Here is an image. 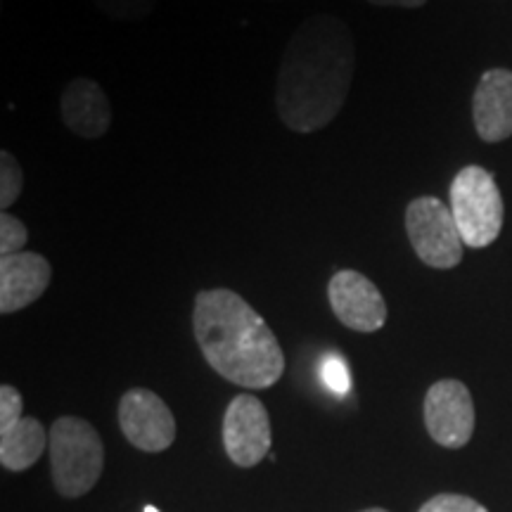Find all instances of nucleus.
Here are the masks:
<instances>
[{"label": "nucleus", "instance_id": "4be33fe9", "mask_svg": "<svg viewBox=\"0 0 512 512\" xmlns=\"http://www.w3.org/2000/svg\"><path fill=\"white\" fill-rule=\"evenodd\" d=\"M145 512H157V508H155V505H147Z\"/></svg>", "mask_w": 512, "mask_h": 512}, {"label": "nucleus", "instance_id": "4468645a", "mask_svg": "<svg viewBox=\"0 0 512 512\" xmlns=\"http://www.w3.org/2000/svg\"><path fill=\"white\" fill-rule=\"evenodd\" d=\"M24 190L22 164L10 150L0 152V209L8 211Z\"/></svg>", "mask_w": 512, "mask_h": 512}, {"label": "nucleus", "instance_id": "20e7f679", "mask_svg": "<svg viewBox=\"0 0 512 512\" xmlns=\"http://www.w3.org/2000/svg\"><path fill=\"white\" fill-rule=\"evenodd\" d=\"M448 207L467 247H489L501 235L505 219L503 195L494 174L482 166H465L458 171L451 183Z\"/></svg>", "mask_w": 512, "mask_h": 512}, {"label": "nucleus", "instance_id": "1a4fd4ad", "mask_svg": "<svg viewBox=\"0 0 512 512\" xmlns=\"http://www.w3.org/2000/svg\"><path fill=\"white\" fill-rule=\"evenodd\" d=\"M328 299L339 323L354 332H377L387 323V302L373 280L363 273L337 271L328 283Z\"/></svg>", "mask_w": 512, "mask_h": 512}, {"label": "nucleus", "instance_id": "a211bd4d", "mask_svg": "<svg viewBox=\"0 0 512 512\" xmlns=\"http://www.w3.org/2000/svg\"><path fill=\"white\" fill-rule=\"evenodd\" d=\"M418 512H489L475 498L460 494H439L427 501Z\"/></svg>", "mask_w": 512, "mask_h": 512}, {"label": "nucleus", "instance_id": "dca6fc26", "mask_svg": "<svg viewBox=\"0 0 512 512\" xmlns=\"http://www.w3.org/2000/svg\"><path fill=\"white\" fill-rule=\"evenodd\" d=\"M29 242V228L10 211L0 214V256L24 252Z\"/></svg>", "mask_w": 512, "mask_h": 512}, {"label": "nucleus", "instance_id": "9d476101", "mask_svg": "<svg viewBox=\"0 0 512 512\" xmlns=\"http://www.w3.org/2000/svg\"><path fill=\"white\" fill-rule=\"evenodd\" d=\"M53 266L43 254L19 252L0 256V313L10 316L27 309L48 292Z\"/></svg>", "mask_w": 512, "mask_h": 512}, {"label": "nucleus", "instance_id": "f03ea898", "mask_svg": "<svg viewBox=\"0 0 512 512\" xmlns=\"http://www.w3.org/2000/svg\"><path fill=\"white\" fill-rule=\"evenodd\" d=\"M192 332L211 370L238 387L268 389L285 373L278 337L238 292H197Z\"/></svg>", "mask_w": 512, "mask_h": 512}, {"label": "nucleus", "instance_id": "412c9836", "mask_svg": "<svg viewBox=\"0 0 512 512\" xmlns=\"http://www.w3.org/2000/svg\"><path fill=\"white\" fill-rule=\"evenodd\" d=\"M361 512H389V510H382V508H368V510H361Z\"/></svg>", "mask_w": 512, "mask_h": 512}, {"label": "nucleus", "instance_id": "7ed1b4c3", "mask_svg": "<svg viewBox=\"0 0 512 512\" xmlns=\"http://www.w3.org/2000/svg\"><path fill=\"white\" fill-rule=\"evenodd\" d=\"M53 484L64 498L86 496L98 484L105 465V446L95 427L76 415L57 418L50 427Z\"/></svg>", "mask_w": 512, "mask_h": 512}, {"label": "nucleus", "instance_id": "423d86ee", "mask_svg": "<svg viewBox=\"0 0 512 512\" xmlns=\"http://www.w3.org/2000/svg\"><path fill=\"white\" fill-rule=\"evenodd\" d=\"M271 418L261 399L238 394L223 415V448L238 467H254L271 453Z\"/></svg>", "mask_w": 512, "mask_h": 512}, {"label": "nucleus", "instance_id": "0eeeda50", "mask_svg": "<svg viewBox=\"0 0 512 512\" xmlns=\"http://www.w3.org/2000/svg\"><path fill=\"white\" fill-rule=\"evenodd\" d=\"M119 427L133 446L145 453H162L176 439L171 408L150 389H128L119 401Z\"/></svg>", "mask_w": 512, "mask_h": 512}, {"label": "nucleus", "instance_id": "ddd939ff", "mask_svg": "<svg viewBox=\"0 0 512 512\" xmlns=\"http://www.w3.org/2000/svg\"><path fill=\"white\" fill-rule=\"evenodd\" d=\"M50 432L41 420L22 418L10 432L0 434V465L10 472L29 470L46 453Z\"/></svg>", "mask_w": 512, "mask_h": 512}, {"label": "nucleus", "instance_id": "9b49d317", "mask_svg": "<svg viewBox=\"0 0 512 512\" xmlns=\"http://www.w3.org/2000/svg\"><path fill=\"white\" fill-rule=\"evenodd\" d=\"M62 124L83 140H98L112 126V105L105 88L88 76H76L60 98Z\"/></svg>", "mask_w": 512, "mask_h": 512}, {"label": "nucleus", "instance_id": "f257e3e1", "mask_svg": "<svg viewBox=\"0 0 512 512\" xmlns=\"http://www.w3.org/2000/svg\"><path fill=\"white\" fill-rule=\"evenodd\" d=\"M356 38L344 19L313 15L287 41L275 81V110L292 133L323 131L347 105Z\"/></svg>", "mask_w": 512, "mask_h": 512}, {"label": "nucleus", "instance_id": "f3484780", "mask_svg": "<svg viewBox=\"0 0 512 512\" xmlns=\"http://www.w3.org/2000/svg\"><path fill=\"white\" fill-rule=\"evenodd\" d=\"M22 408V394H19L12 384H3V387H0V434L10 432L12 427L24 418Z\"/></svg>", "mask_w": 512, "mask_h": 512}, {"label": "nucleus", "instance_id": "39448f33", "mask_svg": "<svg viewBox=\"0 0 512 512\" xmlns=\"http://www.w3.org/2000/svg\"><path fill=\"white\" fill-rule=\"evenodd\" d=\"M406 233L413 252L425 266L448 271L463 261V235L451 207L437 197H415L406 207Z\"/></svg>", "mask_w": 512, "mask_h": 512}, {"label": "nucleus", "instance_id": "f8f14e48", "mask_svg": "<svg viewBox=\"0 0 512 512\" xmlns=\"http://www.w3.org/2000/svg\"><path fill=\"white\" fill-rule=\"evenodd\" d=\"M472 119L484 143H503L512 136V72L489 69L472 95Z\"/></svg>", "mask_w": 512, "mask_h": 512}, {"label": "nucleus", "instance_id": "6e6552de", "mask_svg": "<svg viewBox=\"0 0 512 512\" xmlns=\"http://www.w3.org/2000/svg\"><path fill=\"white\" fill-rule=\"evenodd\" d=\"M425 427L444 448H463L475 432V403L458 380H439L427 389Z\"/></svg>", "mask_w": 512, "mask_h": 512}, {"label": "nucleus", "instance_id": "6ab92c4d", "mask_svg": "<svg viewBox=\"0 0 512 512\" xmlns=\"http://www.w3.org/2000/svg\"><path fill=\"white\" fill-rule=\"evenodd\" d=\"M320 377H323V382L328 384V389H332L335 394H347L349 392L351 375H349L347 363H344L342 358H337V356L325 358L323 366H320Z\"/></svg>", "mask_w": 512, "mask_h": 512}, {"label": "nucleus", "instance_id": "2eb2a0df", "mask_svg": "<svg viewBox=\"0 0 512 512\" xmlns=\"http://www.w3.org/2000/svg\"><path fill=\"white\" fill-rule=\"evenodd\" d=\"M93 3L102 15L119 19V22H136V19L150 17L159 0H93Z\"/></svg>", "mask_w": 512, "mask_h": 512}, {"label": "nucleus", "instance_id": "aec40b11", "mask_svg": "<svg viewBox=\"0 0 512 512\" xmlns=\"http://www.w3.org/2000/svg\"><path fill=\"white\" fill-rule=\"evenodd\" d=\"M370 5H377V8H403V10H415L422 8L427 0H368Z\"/></svg>", "mask_w": 512, "mask_h": 512}]
</instances>
